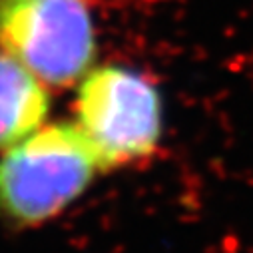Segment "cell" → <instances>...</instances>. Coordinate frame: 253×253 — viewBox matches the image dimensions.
Here are the masks:
<instances>
[{
	"instance_id": "1",
	"label": "cell",
	"mask_w": 253,
	"mask_h": 253,
	"mask_svg": "<svg viewBox=\"0 0 253 253\" xmlns=\"http://www.w3.org/2000/svg\"><path fill=\"white\" fill-rule=\"evenodd\" d=\"M102 173L76 122H52L0 156V221L42 227L72 208Z\"/></svg>"
},
{
	"instance_id": "4",
	"label": "cell",
	"mask_w": 253,
	"mask_h": 253,
	"mask_svg": "<svg viewBox=\"0 0 253 253\" xmlns=\"http://www.w3.org/2000/svg\"><path fill=\"white\" fill-rule=\"evenodd\" d=\"M48 114V86L0 50V152L42 128Z\"/></svg>"
},
{
	"instance_id": "3",
	"label": "cell",
	"mask_w": 253,
	"mask_h": 253,
	"mask_svg": "<svg viewBox=\"0 0 253 253\" xmlns=\"http://www.w3.org/2000/svg\"><path fill=\"white\" fill-rule=\"evenodd\" d=\"M0 50L48 88H66L94 66L98 42L82 0H0Z\"/></svg>"
},
{
	"instance_id": "2",
	"label": "cell",
	"mask_w": 253,
	"mask_h": 253,
	"mask_svg": "<svg viewBox=\"0 0 253 253\" xmlns=\"http://www.w3.org/2000/svg\"><path fill=\"white\" fill-rule=\"evenodd\" d=\"M74 112L102 173L152 158L164 138L162 94L130 66H92L78 82Z\"/></svg>"
}]
</instances>
